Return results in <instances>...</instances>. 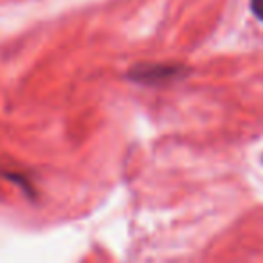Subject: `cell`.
Returning a JSON list of instances; mask_svg holds the SVG:
<instances>
[{
	"label": "cell",
	"instance_id": "cell-2",
	"mask_svg": "<svg viewBox=\"0 0 263 263\" xmlns=\"http://www.w3.org/2000/svg\"><path fill=\"white\" fill-rule=\"evenodd\" d=\"M251 9L256 18H259L263 22V0H251Z\"/></svg>",
	"mask_w": 263,
	"mask_h": 263
},
{
	"label": "cell",
	"instance_id": "cell-1",
	"mask_svg": "<svg viewBox=\"0 0 263 263\" xmlns=\"http://www.w3.org/2000/svg\"><path fill=\"white\" fill-rule=\"evenodd\" d=\"M182 74L184 67L177 63H139L130 69V80L154 87L179 80Z\"/></svg>",
	"mask_w": 263,
	"mask_h": 263
}]
</instances>
